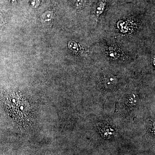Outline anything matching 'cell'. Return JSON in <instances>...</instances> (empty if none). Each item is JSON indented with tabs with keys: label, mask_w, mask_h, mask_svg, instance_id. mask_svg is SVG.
Segmentation results:
<instances>
[{
	"label": "cell",
	"mask_w": 155,
	"mask_h": 155,
	"mask_svg": "<svg viewBox=\"0 0 155 155\" xmlns=\"http://www.w3.org/2000/svg\"><path fill=\"white\" fill-rule=\"evenodd\" d=\"M105 53L109 58L113 60H119L127 58V56L123 51L116 45L108 46L106 49Z\"/></svg>",
	"instance_id": "1"
},
{
	"label": "cell",
	"mask_w": 155,
	"mask_h": 155,
	"mask_svg": "<svg viewBox=\"0 0 155 155\" xmlns=\"http://www.w3.org/2000/svg\"><path fill=\"white\" fill-rule=\"evenodd\" d=\"M117 78L113 75H107L101 80V86L105 89H111L117 84Z\"/></svg>",
	"instance_id": "2"
},
{
	"label": "cell",
	"mask_w": 155,
	"mask_h": 155,
	"mask_svg": "<svg viewBox=\"0 0 155 155\" xmlns=\"http://www.w3.org/2000/svg\"><path fill=\"white\" fill-rule=\"evenodd\" d=\"M107 0H99L97 3L93 11L94 17L98 19L105 9Z\"/></svg>",
	"instance_id": "3"
},
{
	"label": "cell",
	"mask_w": 155,
	"mask_h": 155,
	"mask_svg": "<svg viewBox=\"0 0 155 155\" xmlns=\"http://www.w3.org/2000/svg\"><path fill=\"white\" fill-rule=\"evenodd\" d=\"M101 130L102 135L105 137H111L114 132V129L108 125H103L101 128Z\"/></svg>",
	"instance_id": "4"
},
{
	"label": "cell",
	"mask_w": 155,
	"mask_h": 155,
	"mask_svg": "<svg viewBox=\"0 0 155 155\" xmlns=\"http://www.w3.org/2000/svg\"><path fill=\"white\" fill-rule=\"evenodd\" d=\"M69 48L71 51H73L74 52L78 53H81V48L80 46L77 44L76 42L74 41L69 42V44H68Z\"/></svg>",
	"instance_id": "5"
},
{
	"label": "cell",
	"mask_w": 155,
	"mask_h": 155,
	"mask_svg": "<svg viewBox=\"0 0 155 155\" xmlns=\"http://www.w3.org/2000/svg\"><path fill=\"white\" fill-rule=\"evenodd\" d=\"M88 0H77L75 3V8L78 11H81L86 6Z\"/></svg>",
	"instance_id": "6"
},
{
	"label": "cell",
	"mask_w": 155,
	"mask_h": 155,
	"mask_svg": "<svg viewBox=\"0 0 155 155\" xmlns=\"http://www.w3.org/2000/svg\"><path fill=\"white\" fill-rule=\"evenodd\" d=\"M53 17V13L51 11H47L45 12L41 16L42 20L45 21H49Z\"/></svg>",
	"instance_id": "7"
},
{
	"label": "cell",
	"mask_w": 155,
	"mask_h": 155,
	"mask_svg": "<svg viewBox=\"0 0 155 155\" xmlns=\"http://www.w3.org/2000/svg\"><path fill=\"white\" fill-rule=\"evenodd\" d=\"M4 23V18L2 14L0 13V25H2Z\"/></svg>",
	"instance_id": "8"
}]
</instances>
